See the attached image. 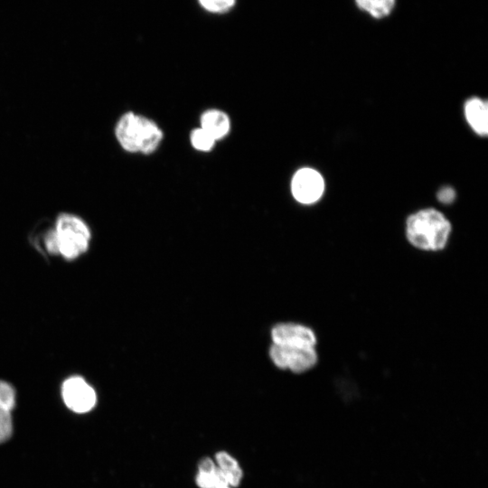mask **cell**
<instances>
[{
  "mask_svg": "<svg viewBox=\"0 0 488 488\" xmlns=\"http://www.w3.org/2000/svg\"><path fill=\"white\" fill-rule=\"evenodd\" d=\"M451 224L443 213L435 209H425L410 215L406 222V235L416 248L439 250L445 248Z\"/></svg>",
  "mask_w": 488,
  "mask_h": 488,
  "instance_id": "1",
  "label": "cell"
},
{
  "mask_svg": "<svg viewBox=\"0 0 488 488\" xmlns=\"http://www.w3.org/2000/svg\"><path fill=\"white\" fill-rule=\"evenodd\" d=\"M115 135L122 148L143 154L155 151L163 137L162 131L155 122L132 112L124 114L118 119Z\"/></svg>",
  "mask_w": 488,
  "mask_h": 488,
  "instance_id": "2",
  "label": "cell"
},
{
  "mask_svg": "<svg viewBox=\"0 0 488 488\" xmlns=\"http://www.w3.org/2000/svg\"><path fill=\"white\" fill-rule=\"evenodd\" d=\"M58 255L70 261L83 255L89 247L91 232L87 222L80 216L60 213L53 224Z\"/></svg>",
  "mask_w": 488,
  "mask_h": 488,
  "instance_id": "3",
  "label": "cell"
},
{
  "mask_svg": "<svg viewBox=\"0 0 488 488\" xmlns=\"http://www.w3.org/2000/svg\"><path fill=\"white\" fill-rule=\"evenodd\" d=\"M270 356L274 363L281 369H290L294 372H303L317 361L314 347H294L273 344Z\"/></svg>",
  "mask_w": 488,
  "mask_h": 488,
  "instance_id": "4",
  "label": "cell"
},
{
  "mask_svg": "<svg viewBox=\"0 0 488 488\" xmlns=\"http://www.w3.org/2000/svg\"><path fill=\"white\" fill-rule=\"evenodd\" d=\"M61 396L65 405L77 413L89 411L97 402L94 389L80 376H71L63 381Z\"/></svg>",
  "mask_w": 488,
  "mask_h": 488,
  "instance_id": "5",
  "label": "cell"
},
{
  "mask_svg": "<svg viewBox=\"0 0 488 488\" xmlns=\"http://www.w3.org/2000/svg\"><path fill=\"white\" fill-rule=\"evenodd\" d=\"M324 183L322 175L312 168L298 170L291 183L292 193L302 203H313L323 194Z\"/></svg>",
  "mask_w": 488,
  "mask_h": 488,
  "instance_id": "6",
  "label": "cell"
},
{
  "mask_svg": "<svg viewBox=\"0 0 488 488\" xmlns=\"http://www.w3.org/2000/svg\"><path fill=\"white\" fill-rule=\"evenodd\" d=\"M272 340L275 344L294 347H314L316 343L315 334L310 328L294 324L275 326L272 330Z\"/></svg>",
  "mask_w": 488,
  "mask_h": 488,
  "instance_id": "7",
  "label": "cell"
},
{
  "mask_svg": "<svg viewBox=\"0 0 488 488\" xmlns=\"http://www.w3.org/2000/svg\"><path fill=\"white\" fill-rule=\"evenodd\" d=\"M465 118L474 129L480 136H486L488 133V108L487 102L479 98H471L465 104Z\"/></svg>",
  "mask_w": 488,
  "mask_h": 488,
  "instance_id": "8",
  "label": "cell"
},
{
  "mask_svg": "<svg viewBox=\"0 0 488 488\" xmlns=\"http://www.w3.org/2000/svg\"><path fill=\"white\" fill-rule=\"evenodd\" d=\"M196 482L201 488H231L218 466L210 458L199 464Z\"/></svg>",
  "mask_w": 488,
  "mask_h": 488,
  "instance_id": "9",
  "label": "cell"
},
{
  "mask_svg": "<svg viewBox=\"0 0 488 488\" xmlns=\"http://www.w3.org/2000/svg\"><path fill=\"white\" fill-rule=\"evenodd\" d=\"M201 127L215 140L225 136L230 127L228 116L224 112L216 109L204 112L201 118Z\"/></svg>",
  "mask_w": 488,
  "mask_h": 488,
  "instance_id": "10",
  "label": "cell"
},
{
  "mask_svg": "<svg viewBox=\"0 0 488 488\" xmlns=\"http://www.w3.org/2000/svg\"><path fill=\"white\" fill-rule=\"evenodd\" d=\"M217 466L226 478L230 487H236L242 478V470L238 462L226 452H218L215 455Z\"/></svg>",
  "mask_w": 488,
  "mask_h": 488,
  "instance_id": "11",
  "label": "cell"
},
{
  "mask_svg": "<svg viewBox=\"0 0 488 488\" xmlns=\"http://www.w3.org/2000/svg\"><path fill=\"white\" fill-rule=\"evenodd\" d=\"M355 4L372 17L380 19L391 13L395 0H355Z\"/></svg>",
  "mask_w": 488,
  "mask_h": 488,
  "instance_id": "12",
  "label": "cell"
},
{
  "mask_svg": "<svg viewBox=\"0 0 488 488\" xmlns=\"http://www.w3.org/2000/svg\"><path fill=\"white\" fill-rule=\"evenodd\" d=\"M215 139L202 127L194 129L191 134V142L194 148L200 151L211 150Z\"/></svg>",
  "mask_w": 488,
  "mask_h": 488,
  "instance_id": "13",
  "label": "cell"
},
{
  "mask_svg": "<svg viewBox=\"0 0 488 488\" xmlns=\"http://www.w3.org/2000/svg\"><path fill=\"white\" fill-rule=\"evenodd\" d=\"M198 2L207 12L223 14L229 12L235 5L236 0H198Z\"/></svg>",
  "mask_w": 488,
  "mask_h": 488,
  "instance_id": "14",
  "label": "cell"
},
{
  "mask_svg": "<svg viewBox=\"0 0 488 488\" xmlns=\"http://www.w3.org/2000/svg\"><path fill=\"white\" fill-rule=\"evenodd\" d=\"M15 405V390L5 380H0V407L9 412Z\"/></svg>",
  "mask_w": 488,
  "mask_h": 488,
  "instance_id": "15",
  "label": "cell"
},
{
  "mask_svg": "<svg viewBox=\"0 0 488 488\" xmlns=\"http://www.w3.org/2000/svg\"><path fill=\"white\" fill-rule=\"evenodd\" d=\"M12 434V418L9 411L0 407V443L5 441Z\"/></svg>",
  "mask_w": 488,
  "mask_h": 488,
  "instance_id": "16",
  "label": "cell"
},
{
  "mask_svg": "<svg viewBox=\"0 0 488 488\" xmlns=\"http://www.w3.org/2000/svg\"><path fill=\"white\" fill-rule=\"evenodd\" d=\"M455 197V192L451 187H443L437 192V199L442 203H451Z\"/></svg>",
  "mask_w": 488,
  "mask_h": 488,
  "instance_id": "17",
  "label": "cell"
}]
</instances>
